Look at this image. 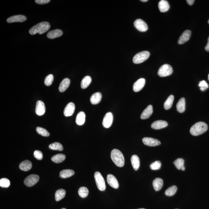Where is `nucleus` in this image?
<instances>
[{
  "label": "nucleus",
  "mask_w": 209,
  "mask_h": 209,
  "mask_svg": "<svg viewBox=\"0 0 209 209\" xmlns=\"http://www.w3.org/2000/svg\"><path fill=\"white\" fill-rule=\"evenodd\" d=\"M85 114L83 112H80L78 114L76 119V124L78 125H83L85 121Z\"/></svg>",
  "instance_id": "nucleus-25"
},
{
  "label": "nucleus",
  "mask_w": 209,
  "mask_h": 209,
  "mask_svg": "<svg viewBox=\"0 0 209 209\" xmlns=\"http://www.w3.org/2000/svg\"><path fill=\"white\" fill-rule=\"evenodd\" d=\"M185 167H184V166H183V167L182 168H181V170H182V171H184V170H185Z\"/></svg>",
  "instance_id": "nucleus-46"
},
{
  "label": "nucleus",
  "mask_w": 209,
  "mask_h": 209,
  "mask_svg": "<svg viewBox=\"0 0 209 209\" xmlns=\"http://www.w3.org/2000/svg\"><path fill=\"white\" fill-rule=\"evenodd\" d=\"M53 80H54V76L52 74H50L48 75L45 78L44 83L47 86H50L52 83Z\"/></svg>",
  "instance_id": "nucleus-39"
},
{
  "label": "nucleus",
  "mask_w": 209,
  "mask_h": 209,
  "mask_svg": "<svg viewBox=\"0 0 209 209\" xmlns=\"http://www.w3.org/2000/svg\"><path fill=\"white\" fill-rule=\"evenodd\" d=\"M168 126V123L164 120H159L154 121L151 124L152 128L154 129H160L166 128Z\"/></svg>",
  "instance_id": "nucleus-17"
},
{
  "label": "nucleus",
  "mask_w": 209,
  "mask_h": 209,
  "mask_svg": "<svg viewBox=\"0 0 209 209\" xmlns=\"http://www.w3.org/2000/svg\"><path fill=\"white\" fill-rule=\"evenodd\" d=\"M10 185V180L6 178H2L0 180V186L4 188H8Z\"/></svg>",
  "instance_id": "nucleus-38"
},
{
  "label": "nucleus",
  "mask_w": 209,
  "mask_h": 209,
  "mask_svg": "<svg viewBox=\"0 0 209 209\" xmlns=\"http://www.w3.org/2000/svg\"><path fill=\"white\" fill-rule=\"evenodd\" d=\"M184 160L181 158H178L174 162V164L178 170L181 169V168L184 166Z\"/></svg>",
  "instance_id": "nucleus-36"
},
{
  "label": "nucleus",
  "mask_w": 209,
  "mask_h": 209,
  "mask_svg": "<svg viewBox=\"0 0 209 209\" xmlns=\"http://www.w3.org/2000/svg\"><path fill=\"white\" fill-rule=\"evenodd\" d=\"M70 84V80L68 78H65L60 84L59 90L60 92H64L68 88Z\"/></svg>",
  "instance_id": "nucleus-24"
},
{
  "label": "nucleus",
  "mask_w": 209,
  "mask_h": 209,
  "mask_svg": "<svg viewBox=\"0 0 209 209\" xmlns=\"http://www.w3.org/2000/svg\"><path fill=\"white\" fill-rule=\"evenodd\" d=\"M158 8L161 12H166L169 9L170 6L167 1L161 0L158 3Z\"/></svg>",
  "instance_id": "nucleus-21"
},
{
  "label": "nucleus",
  "mask_w": 209,
  "mask_h": 209,
  "mask_svg": "<svg viewBox=\"0 0 209 209\" xmlns=\"http://www.w3.org/2000/svg\"><path fill=\"white\" fill-rule=\"evenodd\" d=\"M199 86L200 87L201 90H202V91L205 90L208 88V84L204 80H202V81L200 82L199 84Z\"/></svg>",
  "instance_id": "nucleus-41"
},
{
  "label": "nucleus",
  "mask_w": 209,
  "mask_h": 209,
  "mask_svg": "<svg viewBox=\"0 0 209 209\" xmlns=\"http://www.w3.org/2000/svg\"><path fill=\"white\" fill-rule=\"evenodd\" d=\"M89 191L86 187H82L79 189L78 194L79 196L82 198H85L88 196Z\"/></svg>",
  "instance_id": "nucleus-35"
},
{
  "label": "nucleus",
  "mask_w": 209,
  "mask_h": 209,
  "mask_svg": "<svg viewBox=\"0 0 209 209\" xmlns=\"http://www.w3.org/2000/svg\"><path fill=\"white\" fill-rule=\"evenodd\" d=\"M185 102L184 98H182L179 100L177 104V109L179 112H184L185 110Z\"/></svg>",
  "instance_id": "nucleus-28"
},
{
  "label": "nucleus",
  "mask_w": 209,
  "mask_h": 209,
  "mask_svg": "<svg viewBox=\"0 0 209 209\" xmlns=\"http://www.w3.org/2000/svg\"><path fill=\"white\" fill-rule=\"evenodd\" d=\"M102 94L100 92H97L92 95L90 98V102L92 104L96 105L99 103L102 100Z\"/></svg>",
  "instance_id": "nucleus-20"
},
{
  "label": "nucleus",
  "mask_w": 209,
  "mask_h": 209,
  "mask_svg": "<svg viewBox=\"0 0 209 209\" xmlns=\"http://www.w3.org/2000/svg\"><path fill=\"white\" fill-rule=\"evenodd\" d=\"M163 182L162 179L157 178L154 179L153 182V185L154 189L156 191L161 189L163 186Z\"/></svg>",
  "instance_id": "nucleus-23"
},
{
  "label": "nucleus",
  "mask_w": 209,
  "mask_h": 209,
  "mask_svg": "<svg viewBox=\"0 0 209 209\" xmlns=\"http://www.w3.org/2000/svg\"><path fill=\"white\" fill-rule=\"evenodd\" d=\"M36 131H37L38 133L41 136H44V137H48L50 136L49 132L45 129L38 127L36 129Z\"/></svg>",
  "instance_id": "nucleus-37"
},
{
  "label": "nucleus",
  "mask_w": 209,
  "mask_h": 209,
  "mask_svg": "<svg viewBox=\"0 0 209 209\" xmlns=\"http://www.w3.org/2000/svg\"><path fill=\"white\" fill-rule=\"evenodd\" d=\"M191 32L189 30H186L180 36L178 41L179 44H182L189 41L191 37Z\"/></svg>",
  "instance_id": "nucleus-13"
},
{
  "label": "nucleus",
  "mask_w": 209,
  "mask_h": 209,
  "mask_svg": "<svg viewBox=\"0 0 209 209\" xmlns=\"http://www.w3.org/2000/svg\"><path fill=\"white\" fill-rule=\"evenodd\" d=\"M161 167V163L159 161H157L150 165V167L152 170H157L160 168Z\"/></svg>",
  "instance_id": "nucleus-40"
},
{
  "label": "nucleus",
  "mask_w": 209,
  "mask_h": 209,
  "mask_svg": "<svg viewBox=\"0 0 209 209\" xmlns=\"http://www.w3.org/2000/svg\"><path fill=\"white\" fill-rule=\"evenodd\" d=\"M35 112L36 114L39 116H41L45 113V105L42 101L40 100L37 101L36 103Z\"/></svg>",
  "instance_id": "nucleus-11"
},
{
  "label": "nucleus",
  "mask_w": 209,
  "mask_h": 209,
  "mask_svg": "<svg viewBox=\"0 0 209 209\" xmlns=\"http://www.w3.org/2000/svg\"><path fill=\"white\" fill-rule=\"evenodd\" d=\"M153 112V106L151 105H149L145 110H144L143 112L141 114V119L143 120L148 119L152 115Z\"/></svg>",
  "instance_id": "nucleus-18"
},
{
  "label": "nucleus",
  "mask_w": 209,
  "mask_h": 209,
  "mask_svg": "<svg viewBox=\"0 0 209 209\" xmlns=\"http://www.w3.org/2000/svg\"><path fill=\"white\" fill-rule=\"evenodd\" d=\"M108 183L114 189H117L119 187V184L116 177L113 175L109 174L107 176Z\"/></svg>",
  "instance_id": "nucleus-14"
},
{
  "label": "nucleus",
  "mask_w": 209,
  "mask_h": 209,
  "mask_svg": "<svg viewBox=\"0 0 209 209\" xmlns=\"http://www.w3.org/2000/svg\"><path fill=\"white\" fill-rule=\"evenodd\" d=\"M75 104L72 102L67 104L66 107L65 108L64 114L66 117L71 116L73 115L75 112Z\"/></svg>",
  "instance_id": "nucleus-12"
},
{
  "label": "nucleus",
  "mask_w": 209,
  "mask_h": 209,
  "mask_svg": "<svg viewBox=\"0 0 209 209\" xmlns=\"http://www.w3.org/2000/svg\"><path fill=\"white\" fill-rule=\"evenodd\" d=\"M134 24L136 29L140 32H146L148 29L147 24L142 19H136L135 21Z\"/></svg>",
  "instance_id": "nucleus-8"
},
{
  "label": "nucleus",
  "mask_w": 209,
  "mask_h": 209,
  "mask_svg": "<svg viewBox=\"0 0 209 209\" xmlns=\"http://www.w3.org/2000/svg\"><path fill=\"white\" fill-rule=\"evenodd\" d=\"M40 177L38 175L32 174L27 177L24 180V184L27 187H31L37 183Z\"/></svg>",
  "instance_id": "nucleus-7"
},
{
  "label": "nucleus",
  "mask_w": 209,
  "mask_h": 209,
  "mask_svg": "<svg viewBox=\"0 0 209 209\" xmlns=\"http://www.w3.org/2000/svg\"><path fill=\"white\" fill-rule=\"evenodd\" d=\"M111 158L115 165L118 167H121L124 166L125 160L124 156L120 151L117 149L113 150L111 153Z\"/></svg>",
  "instance_id": "nucleus-3"
},
{
  "label": "nucleus",
  "mask_w": 209,
  "mask_h": 209,
  "mask_svg": "<svg viewBox=\"0 0 209 209\" xmlns=\"http://www.w3.org/2000/svg\"><path fill=\"white\" fill-rule=\"evenodd\" d=\"M145 84V80L143 78L139 79L134 83L133 86L134 91L136 92H140L143 88Z\"/></svg>",
  "instance_id": "nucleus-15"
},
{
  "label": "nucleus",
  "mask_w": 209,
  "mask_h": 209,
  "mask_svg": "<svg viewBox=\"0 0 209 209\" xmlns=\"http://www.w3.org/2000/svg\"><path fill=\"white\" fill-rule=\"evenodd\" d=\"M150 56V53L148 51H144L137 53L133 57V63L136 64L143 63L148 59Z\"/></svg>",
  "instance_id": "nucleus-4"
},
{
  "label": "nucleus",
  "mask_w": 209,
  "mask_h": 209,
  "mask_svg": "<svg viewBox=\"0 0 209 209\" xmlns=\"http://www.w3.org/2000/svg\"><path fill=\"white\" fill-rule=\"evenodd\" d=\"M141 1L143 2H147V1H148V0H141Z\"/></svg>",
  "instance_id": "nucleus-47"
},
{
  "label": "nucleus",
  "mask_w": 209,
  "mask_h": 209,
  "mask_svg": "<svg viewBox=\"0 0 209 209\" xmlns=\"http://www.w3.org/2000/svg\"><path fill=\"white\" fill-rule=\"evenodd\" d=\"M208 129L205 123L199 122L196 123L190 129V132L192 135L197 136L204 133Z\"/></svg>",
  "instance_id": "nucleus-2"
},
{
  "label": "nucleus",
  "mask_w": 209,
  "mask_h": 209,
  "mask_svg": "<svg viewBox=\"0 0 209 209\" xmlns=\"http://www.w3.org/2000/svg\"><path fill=\"white\" fill-rule=\"evenodd\" d=\"M205 49L206 51L209 52V37H208V43L205 47Z\"/></svg>",
  "instance_id": "nucleus-45"
},
{
  "label": "nucleus",
  "mask_w": 209,
  "mask_h": 209,
  "mask_svg": "<svg viewBox=\"0 0 209 209\" xmlns=\"http://www.w3.org/2000/svg\"><path fill=\"white\" fill-rule=\"evenodd\" d=\"M186 1L188 4L190 5V6L193 5L194 2V0H187Z\"/></svg>",
  "instance_id": "nucleus-44"
},
{
  "label": "nucleus",
  "mask_w": 209,
  "mask_h": 209,
  "mask_svg": "<svg viewBox=\"0 0 209 209\" xmlns=\"http://www.w3.org/2000/svg\"></svg>",
  "instance_id": "nucleus-52"
},
{
  "label": "nucleus",
  "mask_w": 209,
  "mask_h": 209,
  "mask_svg": "<svg viewBox=\"0 0 209 209\" xmlns=\"http://www.w3.org/2000/svg\"><path fill=\"white\" fill-rule=\"evenodd\" d=\"M172 72V66L168 64H165L161 66L158 70V74L160 77H163L170 76Z\"/></svg>",
  "instance_id": "nucleus-6"
},
{
  "label": "nucleus",
  "mask_w": 209,
  "mask_h": 209,
  "mask_svg": "<svg viewBox=\"0 0 209 209\" xmlns=\"http://www.w3.org/2000/svg\"><path fill=\"white\" fill-rule=\"evenodd\" d=\"M143 142L145 145L149 146H156L160 145V141L151 137H145L143 139Z\"/></svg>",
  "instance_id": "nucleus-10"
},
{
  "label": "nucleus",
  "mask_w": 209,
  "mask_h": 209,
  "mask_svg": "<svg viewBox=\"0 0 209 209\" xmlns=\"http://www.w3.org/2000/svg\"><path fill=\"white\" fill-rule=\"evenodd\" d=\"M208 23H209V20H208Z\"/></svg>",
  "instance_id": "nucleus-51"
},
{
  "label": "nucleus",
  "mask_w": 209,
  "mask_h": 209,
  "mask_svg": "<svg viewBox=\"0 0 209 209\" xmlns=\"http://www.w3.org/2000/svg\"><path fill=\"white\" fill-rule=\"evenodd\" d=\"M75 174V172L72 170H63L60 173V177L63 179H66L71 177Z\"/></svg>",
  "instance_id": "nucleus-26"
},
{
  "label": "nucleus",
  "mask_w": 209,
  "mask_h": 209,
  "mask_svg": "<svg viewBox=\"0 0 209 209\" xmlns=\"http://www.w3.org/2000/svg\"><path fill=\"white\" fill-rule=\"evenodd\" d=\"M174 100V96L171 95L169 97L164 104V109L165 110H168L172 107Z\"/></svg>",
  "instance_id": "nucleus-32"
},
{
  "label": "nucleus",
  "mask_w": 209,
  "mask_h": 209,
  "mask_svg": "<svg viewBox=\"0 0 209 209\" xmlns=\"http://www.w3.org/2000/svg\"><path fill=\"white\" fill-rule=\"evenodd\" d=\"M95 179L97 188L101 191H104L106 189L105 180L100 173L97 172L95 173Z\"/></svg>",
  "instance_id": "nucleus-5"
},
{
  "label": "nucleus",
  "mask_w": 209,
  "mask_h": 209,
  "mask_svg": "<svg viewBox=\"0 0 209 209\" xmlns=\"http://www.w3.org/2000/svg\"><path fill=\"white\" fill-rule=\"evenodd\" d=\"M50 24L47 22L44 21L38 23L37 25L33 26L30 29L29 33L31 35H35L37 33L42 34L47 32L50 29Z\"/></svg>",
  "instance_id": "nucleus-1"
},
{
  "label": "nucleus",
  "mask_w": 209,
  "mask_h": 209,
  "mask_svg": "<svg viewBox=\"0 0 209 209\" xmlns=\"http://www.w3.org/2000/svg\"><path fill=\"white\" fill-rule=\"evenodd\" d=\"M92 81V78L89 76H86L81 82V86L82 89H86L88 87L91 83Z\"/></svg>",
  "instance_id": "nucleus-31"
},
{
  "label": "nucleus",
  "mask_w": 209,
  "mask_h": 209,
  "mask_svg": "<svg viewBox=\"0 0 209 209\" xmlns=\"http://www.w3.org/2000/svg\"><path fill=\"white\" fill-rule=\"evenodd\" d=\"M50 1V0H36L35 1L36 3L38 4H45L49 3Z\"/></svg>",
  "instance_id": "nucleus-43"
},
{
  "label": "nucleus",
  "mask_w": 209,
  "mask_h": 209,
  "mask_svg": "<svg viewBox=\"0 0 209 209\" xmlns=\"http://www.w3.org/2000/svg\"><path fill=\"white\" fill-rule=\"evenodd\" d=\"M66 159V156L63 154H55L51 158L52 160L56 163H62Z\"/></svg>",
  "instance_id": "nucleus-29"
},
{
  "label": "nucleus",
  "mask_w": 209,
  "mask_h": 209,
  "mask_svg": "<svg viewBox=\"0 0 209 209\" xmlns=\"http://www.w3.org/2000/svg\"><path fill=\"white\" fill-rule=\"evenodd\" d=\"M63 34V31L59 29L53 30L48 32L47 37L48 38L53 39L61 37Z\"/></svg>",
  "instance_id": "nucleus-19"
},
{
  "label": "nucleus",
  "mask_w": 209,
  "mask_h": 209,
  "mask_svg": "<svg viewBox=\"0 0 209 209\" xmlns=\"http://www.w3.org/2000/svg\"><path fill=\"white\" fill-rule=\"evenodd\" d=\"M177 188L176 185H172L165 191V194L168 196H172L176 194Z\"/></svg>",
  "instance_id": "nucleus-33"
},
{
  "label": "nucleus",
  "mask_w": 209,
  "mask_h": 209,
  "mask_svg": "<svg viewBox=\"0 0 209 209\" xmlns=\"http://www.w3.org/2000/svg\"><path fill=\"white\" fill-rule=\"evenodd\" d=\"M131 162L134 169L135 171H137L140 166V160L138 157L135 154L132 155L131 158Z\"/></svg>",
  "instance_id": "nucleus-27"
},
{
  "label": "nucleus",
  "mask_w": 209,
  "mask_h": 209,
  "mask_svg": "<svg viewBox=\"0 0 209 209\" xmlns=\"http://www.w3.org/2000/svg\"><path fill=\"white\" fill-rule=\"evenodd\" d=\"M32 162L28 160H26L22 162L19 165V168L20 170L24 171H28L32 168Z\"/></svg>",
  "instance_id": "nucleus-22"
},
{
  "label": "nucleus",
  "mask_w": 209,
  "mask_h": 209,
  "mask_svg": "<svg viewBox=\"0 0 209 209\" xmlns=\"http://www.w3.org/2000/svg\"><path fill=\"white\" fill-rule=\"evenodd\" d=\"M208 80H209V75H208Z\"/></svg>",
  "instance_id": "nucleus-48"
},
{
  "label": "nucleus",
  "mask_w": 209,
  "mask_h": 209,
  "mask_svg": "<svg viewBox=\"0 0 209 209\" xmlns=\"http://www.w3.org/2000/svg\"><path fill=\"white\" fill-rule=\"evenodd\" d=\"M49 148L52 150H58L62 151L64 149L61 144L58 142H55L49 145Z\"/></svg>",
  "instance_id": "nucleus-34"
},
{
  "label": "nucleus",
  "mask_w": 209,
  "mask_h": 209,
  "mask_svg": "<svg viewBox=\"0 0 209 209\" xmlns=\"http://www.w3.org/2000/svg\"><path fill=\"white\" fill-rule=\"evenodd\" d=\"M145 209V208H140V209Z\"/></svg>",
  "instance_id": "nucleus-49"
},
{
  "label": "nucleus",
  "mask_w": 209,
  "mask_h": 209,
  "mask_svg": "<svg viewBox=\"0 0 209 209\" xmlns=\"http://www.w3.org/2000/svg\"><path fill=\"white\" fill-rule=\"evenodd\" d=\"M113 121V115L111 112H108L105 115L103 118V126L105 128H109L111 126Z\"/></svg>",
  "instance_id": "nucleus-9"
},
{
  "label": "nucleus",
  "mask_w": 209,
  "mask_h": 209,
  "mask_svg": "<svg viewBox=\"0 0 209 209\" xmlns=\"http://www.w3.org/2000/svg\"><path fill=\"white\" fill-rule=\"evenodd\" d=\"M27 18L23 15L14 16L10 17L7 20L8 23H15V22H23L27 20Z\"/></svg>",
  "instance_id": "nucleus-16"
},
{
  "label": "nucleus",
  "mask_w": 209,
  "mask_h": 209,
  "mask_svg": "<svg viewBox=\"0 0 209 209\" xmlns=\"http://www.w3.org/2000/svg\"><path fill=\"white\" fill-rule=\"evenodd\" d=\"M66 191L64 189H60L56 191L55 193V199L57 202H59L65 196Z\"/></svg>",
  "instance_id": "nucleus-30"
},
{
  "label": "nucleus",
  "mask_w": 209,
  "mask_h": 209,
  "mask_svg": "<svg viewBox=\"0 0 209 209\" xmlns=\"http://www.w3.org/2000/svg\"><path fill=\"white\" fill-rule=\"evenodd\" d=\"M34 156L38 160H41L43 159V156L42 153L41 151L39 150L35 151L34 152Z\"/></svg>",
  "instance_id": "nucleus-42"
},
{
  "label": "nucleus",
  "mask_w": 209,
  "mask_h": 209,
  "mask_svg": "<svg viewBox=\"0 0 209 209\" xmlns=\"http://www.w3.org/2000/svg\"><path fill=\"white\" fill-rule=\"evenodd\" d=\"M66 209V208H62V209Z\"/></svg>",
  "instance_id": "nucleus-50"
}]
</instances>
